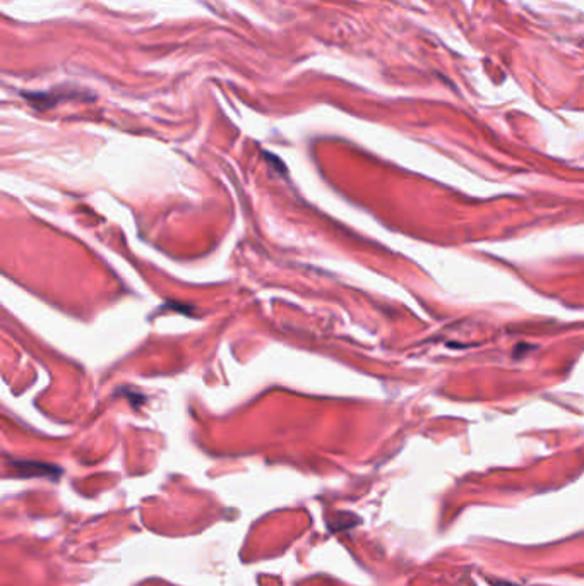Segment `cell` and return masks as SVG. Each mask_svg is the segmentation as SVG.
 Masks as SVG:
<instances>
[{
    "mask_svg": "<svg viewBox=\"0 0 584 586\" xmlns=\"http://www.w3.org/2000/svg\"><path fill=\"white\" fill-rule=\"evenodd\" d=\"M11 465L21 477H38V475L57 477V475L62 473V470L57 468V466L38 463V461H11Z\"/></svg>",
    "mask_w": 584,
    "mask_h": 586,
    "instance_id": "2",
    "label": "cell"
},
{
    "mask_svg": "<svg viewBox=\"0 0 584 586\" xmlns=\"http://www.w3.org/2000/svg\"><path fill=\"white\" fill-rule=\"evenodd\" d=\"M21 96H23V100L29 106H33L38 112L55 108V106L63 103V101L95 100L93 93L86 91V89L71 86V84H62V86L46 89V91H21Z\"/></svg>",
    "mask_w": 584,
    "mask_h": 586,
    "instance_id": "1",
    "label": "cell"
}]
</instances>
